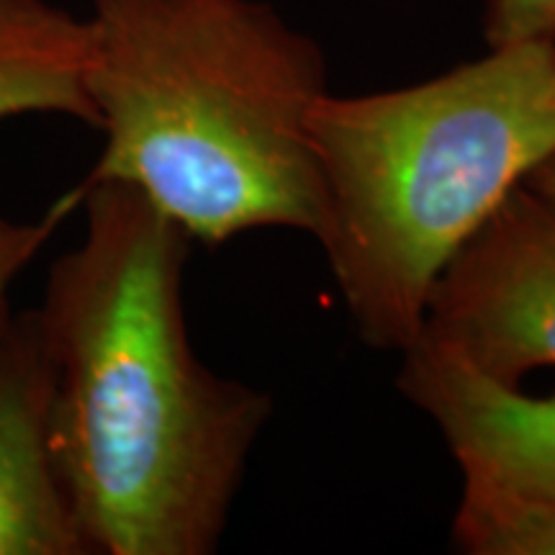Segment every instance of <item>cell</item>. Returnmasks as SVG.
I'll return each mask as SVG.
<instances>
[{
  "instance_id": "1",
  "label": "cell",
  "mask_w": 555,
  "mask_h": 555,
  "mask_svg": "<svg viewBox=\"0 0 555 555\" xmlns=\"http://www.w3.org/2000/svg\"><path fill=\"white\" fill-rule=\"evenodd\" d=\"M80 191L86 237L37 309L54 463L93 553L211 555L273 399L193 350L189 234L131 185Z\"/></svg>"
},
{
  "instance_id": "2",
  "label": "cell",
  "mask_w": 555,
  "mask_h": 555,
  "mask_svg": "<svg viewBox=\"0 0 555 555\" xmlns=\"http://www.w3.org/2000/svg\"><path fill=\"white\" fill-rule=\"evenodd\" d=\"M90 99L103 150L80 183L131 185L193 242L317 237L319 47L260 0H93Z\"/></svg>"
},
{
  "instance_id": "3",
  "label": "cell",
  "mask_w": 555,
  "mask_h": 555,
  "mask_svg": "<svg viewBox=\"0 0 555 555\" xmlns=\"http://www.w3.org/2000/svg\"><path fill=\"white\" fill-rule=\"evenodd\" d=\"M309 131L314 240L363 343L401 352L455 255L555 155V41L489 47L406 88L327 90Z\"/></svg>"
},
{
  "instance_id": "4",
  "label": "cell",
  "mask_w": 555,
  "mask_h": 555,
  "mask_svg": "<svg viewBox=\"0 0 555 555\" xmlns=\"http://www.w3.org/2000/svg\"><path fill=\"white\" fill-rule=\"evenodd\" d=\"M425 332L502 384L555 367V204L512 191L435 283Z\"/></svg>"
},
{
  "instance_id": "5",
  "label": "cell",
  "mask_w": 555,
  "mask_h": 555,
  "mask_svg": "<svg viewBox=\"0 0 555 555\" xmlns=\"http://www.w3.org/2000/svg\"><path fill=\"white\" fill-rule=\"evenodd\" d=\"M401 358V393L440 429L463 486L525 502L555 499V393L532 397L486 376L427 332Z\"/></svg>"
},
{
  "instance_id": "6",
  "label": "cell",
  "mask_w": 555,
  "mask_h": 555,
  "mask_svg": "<svg viewBox=\"0 0 555 555\" xmlns=\"http://www.w3.org/2000/svg\"><path fill=\"white\" fill-rule=\"evenodd\" d=\"M52 363L37 309L0 324V555H90L54 463Z\"/></svg>"
},
{
  "instance_id": "7",
  "label": "cell",
  "mask_w": 555,
  "mask_h": 555,
  "mask_svg": "<svg viewBox=\"0 0 555 555\" xmlns=\"http://www.w3.org/2000/svg\"><path fill=\"white\" fill-rule=\"evenodd\" d=\"M88 18L47 0H0V121L52 114L99 127Z\"/></svg>"
},
{
  "instance_id": "8",
  "label": "cell",
  "mask_w": 555,
  "mask_h": 555,
  "mask_svg": "<svg viewBox=\"0 0 555 555\" xmlns=\"http://www.w3.org/2000/svg\"><path fill=\"white\" fill-rule=\"evenodd\" d=\"M453 540L470 555H555V499L525 502L463 486Z\"/></svg>"
},
{
  "instance_id": "9",
  "label": "cell",
  "mask_w": 555,
  "mask_h": 555,
  "mask_svg": "<svg viewBox=\"0 0 555 555\" xmlns=\"http://www.w3.org/2000/svg\"><path fill=\"white\" fill-rule=\"evenodd\" d=\"M82 201L80 185L62 193L54 204L47 208L44 217L37 221H13L0 214V324L11 314L9 294L16 278L31 266V260L41 253V247L52 240L57 227L69 214L78 211Z\"/></svg>"
},
{
  "instance_id": "10",
  "label": "cell",
  "mask_w": 555,
  "mask_h": 555,
  "mask_svg": "<svg viewBox=\"0 0 555 555\" xmlns=\"http://www.w3.org/2000/svg\"><path fill=\"white\" fill-rule=\"evenodd\" d=\"M489 47L555 41V0H486Z\"/></svg>"
},
{
  "instance_id": "11",
  "label": "cell",
  "mask_w": 555,
  "mask_h": 555,
  "mask_svg": "<svg viewBox=\"0 0 555 555\" xmlns=\"http://www.w3.org/2000/svg\"><path fill=\"white\" fill-rule=\"evenodd\" d=\"M525 185H530L532 191H538L540 196H545L551 204H555V155L551 159H545V163L525 180Z\"/></svg>"
}]
</instances>
